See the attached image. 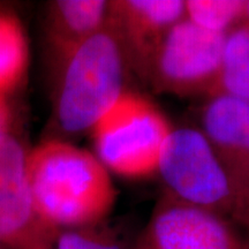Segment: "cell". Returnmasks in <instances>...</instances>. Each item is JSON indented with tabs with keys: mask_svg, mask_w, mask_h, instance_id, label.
Returning <instances> with one entry per match:
<instances>
[{
	"mask_svg": "<svg viewBox=\"0 0 249 249\" xmlns=\"http://www.w3.org/2000/svg\"><path fill=\"white\" fill-rule=\"evenodd\" d=\"M186 18L202 29L226 35L246 20L244 0H187Z\"/></svg>",
	"mask_w": 249,
	"mask_h": 249,
	"instance_id": "cell-13",
	"label": "cell"
},
{
	"mask_svg": "<svg viewBox=\"0 0 249 249\" xmlns=\"http://www.w3.org/2000/svg\"><path fill=\"white\" fill-rule=\"evenodd\" d=\"M185 18L181 0L111 1L112 23L124 40L130 64L142 73L161 39Z\"/></svg>",
	"mask_w": 249,
	"mask_h": 249,
	"instance_id": "cell-8",
	"label": "cell"
},
{
	"mask_svg": "<svg viewBox=\"0 0 249 249\" xmlns=\"http://www.w3.org/2000/svg\"><path fill=\"white\" fill-rule=\"evenodd\" d=\"M225 95L249 102V23L226 34L222 62L210 95Z\"/></svg>",
	"mask_w": 249,
	"mask_h": 249,
	"instance_id": "cell-11",
	"label": "cell"
},
{
	"mask_svg": "<svg viewBox=\"0 0 249 249\" xmlns=\"http://www.w3.org/2000/svg\"><path fill=\"white\" fill-rule=\"evenodd\" d=\"M0 249H6L5 247H4V246H2L1 244H0Z\"/></svg>",
	"mask_w": 249,
	"mask_h": 249,
	"instance_id": "cell-18",
	"label": "cell"
},
{
	"mask_svg": "<svg viewBox=\"0 0 249 249\" xmlns=\"http://www.w3.org/2000/svg\"><path fill=\"white\" fill-rule=\"evenodd\" d=\"M29 44L17 15L0 12V93L8 96L27 75Z\"/></svg>",
	"mask_w": 249,
	"mask_h": 249,
	"instance_id": "cell-12",
	"label": "cell"
},
{
	"mask_svg": "<svg viewBox=\"0 0 249 249\" xmlns=\"http://www.w3.org/2000/svg\"><path fill=\"white\" fill-rule=\"evenodd\" d=\"M55 64L54 113L65 132L91 129L126 91L124 82L129 55L111 17L103 29L74 46Z\"/></svg>",
	"mask_w": 249,
	"mask_h": 249,
	"instance_id": "cell-2",
	"label": "cell"
},
{
	"mask_svg": "<svg viewBox=\"0 0 249 249\" xmlns=\"http://www.w3.org/2000/svg\"><path fill=\"white\" fill-rule=\"evenodd\" d=\"M26 176L37 213L53 229L99 225L117 198L97 156L59 140L27 152Z\"/></svg>",
	"mask_w": 249,
	"mask_h": 249,
	"instance_id": "cell-1",
	"label": "cell"
},
{
	"mask_svg": "<svg viewBox=\"0 0 249 249\" xmlns=\"http://www.w3.org/2000/svg\"><path fill=\"white\" fill-rule=\"evenodd\" d=\"M11 124V108L7 101V96L0 93V140L9 135Z\"/></svg>",
	"mask_w": 249,
	"mask_h": 249,
	"instance_id": "cell-16",
	"label": "cell"
},
{
	"mask_svg": "<svg viewBox=\"0 0 249 249\" xmlns=\"http://www.w3.org/2000/svg\"><path fill=\"white\" fill-rule=\"evenodd\" d=\"M110 17L111 1L57 0L50 2L46 12V38L54 60L103 29Z\"/></svg>",
	"mask_w": 249,
	"mask_h": 249,
	"instance_id": "cell-10",
	"label": "cell"
},
{
	"mask_svg": "<svg viewBox=\"0 0 249 249\" xmlns=\"http://www.w3.org/2000/svg\"><path fill=\"white\" fill-rule=\"evenodd\" d=\"M246 21L249 23V1H247V12H246Z\"/></svg>",
	"mask_w": 249,
	"mask_h": 249,
	"instance_id": "cell-17",
	"label": "cell"
},
{
	"mask_svg": "<svg viewBox=\"0 0 249 249\" xmlns=\"http://www.w3.org/2000/svg\"><path fill=\"white\" fill-rule=\"evenodd\" d=\"M231 219L249 238V187L244 189L236 198Z\"/></svg>",
	"mask_w": 249,
	"mask_h": 249,
	"instance_id": "cell-15",
	"label": "cell"
},
{
	"mask_svg": "<svg viewBox=\"0 0 249 249\" xmlns=\"http://www.w3.org/2000/svg\"><path fill=\"white\" fill-rule=\"evenodd\" d=\"M202 132L216 151L239 194L249 187V102L213 95L201 113Z\"/></svg>",
	"mask_w": 249,
	"mask_h": 249,
	"instance_id": "cell-9",
	"label": "cell"
},
{
	"mask_svg": "<svg viewBox=\"0 0 249 249\" xmlns=\"http://www.w3.org/2000/svg\"><path fill=\"white\" fill-rule=\"evenodd\" d=\"M171 129L150 101L126 90L91 128L96 156L118 176L132 179L150 176L157 171Z\"/></svg>",
	"mask_w": 249,
	"mask_h": 249,
	"instance_id": "cell-3",
	"label": "cell"
},
{
	"mask_svg": "<svg viewBox=\"0 0 249 249\" xmlns=\"http://www.w3.org/2000/svg\"><path fill=\"white\" fill-rule=\"evenodd\" d=\"M225 38L224 34L202 29L185 18L161 39L143 74L160 91L178 96L210 95Z\"/></svg>",
	"mask_w": 249,
	"mask_h": 249,
	"instance_id": "cell-5",
	"label": "cell"
},
{
	"mask_svg": "<svg viewBox=\"0 0 249 249\" xmlns=\"http://www.w3.org/2000/svg\"><path fill=\"white\" fill-rule=\"evenodd\" d=\"M157 171L166 191L180 201L231 218L239 191L200 129H171Z\"/></svg>",
	"mask_w": 249,
	"mask_h": 249,
	"instance_id": "cell-4",
	"label": "cell"
},
{
	"mask_svg": "<svg viewBox=\"0 0 249 249\" xmlns=\"http://www.w3.org/2000/svg\"><path fill=\"white\" fill-rule=\"evenodd\" d=\"M26 156L11 134L0 140V244L6 249H52L58 229L37 213L27 181Z\"/></svg>",
	"mask_w": 249,
	"mask_h": 249,
	"instance_id": "cell-7",
	"label": "cell"
},
{
	"mask_svg": "<svg viewBox=\"0 0 249 249\" xmlns=\"http://www.w3.org/2000/svg\"><path fill=\"white\" fill-rule=\"evenodd\" d=\"M52 249H127L103 223L95 226L58 229Z\"/></svg>",
	"mask_w": 249,
	"mask_h": 249,
	"instance_id": "cell-14",
	"label": "cell"
},
{
	"mask_svg": "<svg viewBox=\"0 0 249 249\" xmlns=\"http://www.w3.org/2000/svg\"><path fill=\"white\" fill-rule=\"evenodd\" d=\"M133 249H249V238L231 218L165 192Z\"/></svg>",
	"mask_w": 249,
	"mask_h": 249,
	"instance_id": "cell-6",
	"label": "cell"
}]
</instances>
